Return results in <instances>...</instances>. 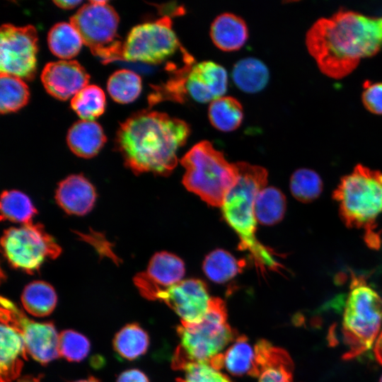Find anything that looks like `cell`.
I'll use <instances>...</instances> for the list:
<instances>
[{"label":"cell","instance_id":"6da1fadb","mask_svg":"<svg viewBox=\"0 0 382 382\" xmlns=\"http://www.w3.org/2000/svg\"><path fill=\"white\" fill-rule=\"evenodd\" d=\"M306 45L323 74L342 79L382 49V16L340 9L313 24Z\"/></svg>","mask_w":382,"mask_h":382},{"label":"cell","instance_id":"7a4b0ae2","mask_svg":"<svg viewBox=\"0 0 382 382\" xmlns=\"http://www.w3.org/2000/svg\"><path fill=\"white\" fill-rule=\"evenodd\" d=\"M190 134L189 125L166 113L149 110L120 125L115 147L135 174L168 175L178 164L177 153Z\"/></svg>","mask_w":382,"mask_h":382},{"label":"cell","instance_id":"3957f363","mask_svg":"<svg viewBox=\"0 0 382 382\" xmlns=\"http://www.w3.org/2000/svg\"><path fill=\"white\" fill-rule=\"evenodd\" d=\"M236 165L238 178L221 207L223 216L239 238L238 249L250 253L261 273L267 269L277 271L282 265L275 258L276 253L262 244L255 235L254 203L257 193L267 185V171L262 166L245 162Z\"/></svg>","mask_w":382,"mask_h":382},{"label":"cell","instance_id":"277c9868","mask_svg":"<svg viewBox=\"0 0 382 382\" xmlns=\"http://www.w3.org/2000/svg\"><path fill=\"white\" fill-rule=\"evenodd\" d=\"M180 345L172 361L175 369H183L191 363H207L211 366L222 356L221 352L237 337L236 332L227 322L224 302L212 298L209 309L199 323H182L177 329Z\"/></svg>","mask_w":382,"mask_h":382},{"label":"cell","instance_id":"5b68a950","mask_svg":"<svg viewBox=\"0 0 382 382\" xmlns=\"http://www.w3.org/2000/svg\"><path fill=\"white\" fill-rule=\"evenodd\" d=\"M185 172L183 184L207 204L222 207L225 198L238 178L236 163H229L211 142L194 145L181 158Z\"/></svg>","mask_w":382,"mask_h":382},{"label":"cell","instance_id":"8992f818","mask_svg":"<svg viewBox=\"0 0 382 382\" xmlns=\"http://www.w3.org/2000/svg\"><path fill=\"white\" fill-rule=\"evenodd\" d=\"M333 197L347 226L369 230L368 243L370 227L382 212V173L356 166L342 178Z\"/></svg>","mask_w":382,"mask_h":382},{"label":"cell","instance_id":"52a82bcc","mask_svg":"<svg viewBox=\"0 0 382 382\" xmlns=\"http://www.w3.org/2000/svg\"><path fill=\"white\" fill-rule=\"evenodd\" d=\"M382 323V299L366 282L354 277L347 298L342 320V335L352 359L371 348Z\"/></svg>","mask_w":382,"mask_h":382},{"label":"cell","instance_id":"ba28073f","mask_svg":"<svg viewBox=\"0 0 382 382\" xmlns=\"http://www.w3.org/2000/svg\"><path fill=\"white\" fill-rule=\"evenodd\" d=\"M1 245L8 263L28 274L37 271L43 262L56 259L62 248L40 223L32 222L4 231Z\"/></svg>","mask_w":382,"mask_h":382},{"label":"cell","instance_id":"9c48e42d","mask_svg":"<svg viewBox=\"0 0 382 382\" xmlns=\"http://www.w3.org/2000/svg\"><path fill=\"white\" fill-rule=\"evenodd\" d=\"M70 23L103 63L117 61L122 42L117 39L119 16L110 5L84 4L71 17Z\"/></svg>","mask_w":382,"mask_h":382},{"label":"cell","instance_id":"30bf717a","mask_svg":"<svg viewBox=\"0 0 382 382\" xmlns=\"http://www.w3.org/2000/svg\"><path fill=\"white\" fill-rule=\"evenodd\" d=\"M181 47L170 18L163 16L134 27L122 42L117 61L160 64Z\"/></svg>","mask_w":382,"mask_h":382},{"label":"cell","instance_id":"8fae6325","mask_svg":"<svg viewBox=\"0 0 382 382\" xmlns=\"http://www.w3.org/2000/svg\"><path fill=\"white\" fill-rule=\"evenodd\" d=\"M37 41L34 26L3 24L0 29L1 73L32 80L36 73Z\"/></svg>","mask_w":382,"mask_h":382},{"label":"cell","instance_id":"7c38bea8","mask_svg":"<svg viewBox=\"0 0 382 382\" xmlns=\"http://www.w3.org/2000/svg\"><path fill=\"white\" fill-rule=\"evenodd\" d=\"M1 316L11 322L21 332L28 354L45 365L59 356V334L52 322H35L26 316L11 301L1 298Z\"/></svg>","mask_w":382,"mask_h":382},{"label":"cell","instance_id":"4fadbf2b","mask_svg":"<svg viewBox=\"0 0 382 382\" xmlns=\"http://www.w3.org/2000/svg\"><path fill=\"white\" fill-rule=\"evenodd\" d=\"M144 296L163 301L185 324L200 322L207 313L212 301L206 284L198 279H187L168 287L154 289Z\"/></svg>","mask_w":382,"mask_h":382},{"label":"cell","instance_id":"5bb4252c","mask_svg":"<svg viewBox=\"0 0 382 382\" xmlns=\"http://www.w3.org/2000/svg\"><path fill=\"white\" fill-rule=\"evenodd\" d=\"M227 83V72L221 65L203 61L192 64L187 70L184 91L197 102H212L225 93Z\"/></svg>","mask_w":382,"mask_h":382},{"label":"cell","instance_id":"9a60e30c","mask_svg":"<svg viewBox=\"0 0 382 382\" xmlns=\"http://www.w3.org/2000/svg\"><path fill=\"white\" fill-rule=\"evenodd\" d=\"M90 76L75 60L49 62L44 67L41 80L46 91L54 98L65 100L88 86Z\"/></svg>","mask_w":382,"mask_h":382},{"label":"cell","instance_id":"2e32d148","mask_svg":"<svg viewBox=\"0 0 382 382\" xmlns=\"http://www.w3.org/2000/svg\"><path fill=\"white\" fill-rule=\"evenodd\" d=\"M185 264L177 255L166 251L155 253L145 272L138 273L134 282L141 295L156 288H166L182 281Z\"/></svg>","mask_w":382,"mask_h":382},{"label":"cell","instance_id":"e0dca14e","mask_svg":"<svg viewBox=\"0 0 382 382\" xmlns=\"http://www.w3.org/2000/svg\"><path fill=\"white\" fill-rule=\"evenodd\" d=\"M27 349L21 331L1 316V382H14L21 373L27 358Z\"/></svg>","mask_w":382,"mask_h":382},{"label":"cell","instance_id":"ac0fdd59","mask_svg":"<svg viewBox=\"0 0 382 382\" xmlns=\"http://www.w3.org/2000/svg\"><path fill=\"white\" fill-rule=\"evenodd\" d=\"M55 199L67 214L82 216L93 208L96 193L93 185L82 175H71L62 180Z\"/></svg>","mask_w":382,"mask_h":382},{"label":"cell","instance_id":"d6986e66","mask_svg":"<svg viewBox=\"0 0 382 382\" xmlns=\"http://www.w3.org/2000/svg\"><path fill=\"white\" fill-rule=\"evenodd\" d=\"M210 37L214 44L223 51L238 50L248 40V27L240 16L232 13H223L212 23Z\"/></svg>","mask_w":382,"mask_h":382},{"label":"cell","instance_id":"ffe728a7","mask_svg":"<svg viewBox=\"0 0 382 382\" xmlns=\"http://www.w3.org/2000/svg\"><path fill=\"white\" fill-rule=\"evenodd\" d=\"M71 151L81 158L96 156L106 141L101 126L95 121L79 120L69 129L66 137Z\"/></svg>","mask_w":382,"mask_h":382},{"label":"cell","instance_id":"44dd1931","mask_svg":"<svg viewBox=\"0 0 382 382\" xmlns=\"http://www.w3.org/2000/svg\"><path fill=\"white\" fill-rule=\"evenodd\" d=\"M224 366L233 375L259 376L255 345L246 336H238L224 353Z\"/></svg>","mask_w":382,"mask_h":382},{"label":"cell","instance_id":"7402d4cb","mask_svg":"<svg viewBox=\"0 0 382 382\" xmlns=\"http://www.w3.org/2000/svg\"><path fill=\"white\" fill-rule=\"evenodd\" d=\"M232 77L240 90L253 93L260 91L266 86L270 73L262 61L254 57H246L234 65Z\"/></svg>","mask_w":382,"mask_h":382},{"label":"cell","instance_id":"603a6c76","mask_svg":"<svg viewBox=\"0 0 382 382\" xmlns=\"http://www.w3.org/2000/svg\"><path fill=\"white\" fill-rule=\"evenodd\" d=\"M57 302L54 289L43 281L30 282L24 288L21 295L24 309L36 317L49 316L54 311Z\"/></svg>","mask_w":382,"mask_h":382},{"label":"cell","instance_id":"cb8c5ba5","mask_svg":"<svg viewBox=\"0 0 382 382\" xmlns=\"http://www.w3.org/2000/svg\"><path fill=\"white\" fill-rule=\"evenodd\" d=\"M286 204V197L280 190L274 187L262 188L254 203L256 221L265 226L279 223L284 216Z\"/></svg>","mask_w":382,"mask_h":382},{"label":"cell","instance_id":"d4e9b609","mask_svg":"<svg viewBox=\"0 0 382 382\" xmlns=\"http://www.w3.org/2000/svg\"><path fill=\"white\" fill-rule=\"evenodd\" d=\"M212 125L222 132L236 129L243 119L241 103L231 96H221L212 101L208 109Z\"/></svg>","mask_w":382,"mask_h":382},{"label":"cell","instance_id":"484cf974","mask_svg":"<svg viewBox=\"0 0 382 382\" xmlns=\"http://www.w3.org/2000/svg\"><path fill=\"white\" fill-rule=\"evenodd\" d=\"M244 266L243 261L238 260L228 251L216 249L205 257L202 269L211 281L223 284L236 277Z\"/></svg>","mask_w":382,"mask_h":382},{"label":"cell","instance_id":"4316f807","mask_svg":"<svg viewBox=\"0 0 382 382\" xmlns=\"http://www.w3.org/2000/svg\"><path fill=\"white\" fill-rule=\"evenodd\" d=\"M147 332L137 323L124 326L113 339V347L122 357L134 360L143 355L149 347Z\"/></svg>","mask_w":382,"mask_h":382},{"label":"cell","instance_id":"83f0119b","mask_svg":"<svg viewBox=\"0 0 382 382\" xmlns=\"http://www.w3.org/2000/svg\"><path fill=\"white\" fill-rule=\"evenodd\" d=\"M47 42L51 52L65 60L75 57L83 44L76 30L65 22L57 23L50 29Z\"/></svg>","mask_w":382,"mask_h":382},{"label":"cell","instance_id":"f1b7e54d","mask_svg":"<svg viewBox=\"0 0 382 382\" xmlns=\"http://www.w3.org/2000/svg\"><path fill=\"white\" fill-rule=\"evenodd\" d=\"M1 219L23 224L32 222L37 209L30 198L18 190H6L1 195Z\"/></svg>","mask_w":382,"mask_h":382},{"label":"cell","instance_id":"f546056e","mask_svg":"<svg viewBox=\"0 0 382 382\" xmlns=\"http://www.w3.org/2000/svg\"><path fill=\"white\" fill-rule=\"evenodd\" d=\"M28 87L18 76L0 74V111L1 114L16 112L29 99Z\"/></svg>","mask_w":382,"mask_h":382},{"label":"cell","instance_id":"4dcf8cb0","mask_svg":"<svg viewBox=\"0 0 382 382\" xmlns=\"http://www.w3.org/2000/svg\"><path fill=\"white\" fill-rule=\"evenodd\" d=\"M141 86V79L137 74L130 70L121 69L110 76L107 88L115 101L128 103L139 96Z\"/></svg>","mask_w":382,"mask_h":382},{"label":"cell","instance_id":"1f68e13d","mask_svg":"<svg viewBox=\"0 0 382 382\" xmlns=\"http://www.w3.org/2000/svg\"><path fill=\"white\" fill-rule=\"evenodd\" d=\"M71 106L82 120L93 121L104 112L105 93L98 86L88 85L72 97Z\"/></svg>","mask_w":382,"mask_h":382},{"label":"cell","instance_id":"d6a6232c","mask_svg":"<svg viewBox=\"0 0 382 382\" xmlns=\"http://www.w3.org/2000/svg\"><path fill=\"white\" fill-rule=\"evenodd\" d=\"M290 190L297 200L308 203L316 199L322 192L323 182L319 175L308 168H300L290 178Z\"/></svg>","mask_w":382,"mask_h":382},{"label":"cell","instance_id":"836d02e7","mask_svg":"<svg viewBox=\"0 0 382 382\" xmlns=\"http://www.w3.org/2000/svg\"><path fill=\"white\" fill-rule=\"evenodd\" d=\"M293 364L289 354L274 346L270 350L259 382H292Z\"/></svg>","mask_w":382,"mask_h":382},{"label":"cell","instance_id":"e575fe53","mask_svg":"<svg viewBox=\"0 0 382 382\" xmlns=\"http://www.w3.org/2000/svg\"><path fill=\"white\" fill-rule=\"evenodd\" d=\"M90 342L82 334L65 330L59 334L58 350L60 357L69 361H81L90 351Z\"/></svg>","mask_w":382,"mask_h":382},{"label":"cell","instance_id":"d590c367","mask_svg":"<svg viewBox=\"0 0 382 382\" xmlns=\"http://www.w3.org/2000/svg\"><path fill=\"white\" fill-rule=\"evenodd\" d=\"M183 370L184 377L176 382H232L226 375L207 363H191Z\"/></svg>","mask_w":382,"mask_h":382},{"label":"cell","instance_id":"8d00e7d4","mask_svg":"<svg viewBox=\"0 0 382 382\" xmlns=\"http://www.w3.org/2000/svg\"><path fill=\"white\" fill-rule=\"evenodd\" d=\"M361 100L364 106L370 112L382 115V81H364Z\"/></svg>","mask_w":382,"mask_h":382},{"label":"cell","instance_id":"74e56055","mask_svg":"<svg viewBox=\"0 0 382 382\" xmlns=\"http://www.w3.org/2000/svg\"><path fill=\"white\" fill-rule=\"evenodd\" d=\"M116 382H149L147 376L138 369H129L118 376Z\"/></svg>","mask_w":382,"mask_h":382},{"label":"cell","instance_id":"f35d334b","mask_svg":"<svg viewBox=\"0 0 382 382\" xmlns=\"http://www.w3.org/2000/svg\"><path fill=\"white\" fill-rule=\"evenodd\" d=\"M81 1H53V3L58 7L64 9H71L79 4H80Z\"/></svg>","mask_w":382,"mask_h":382},{"label":"cell","instance_id":"ab89813d","mask_svg":"<svg viewBox=\"0 0 382 382\" xmlns=\"http://www.w3.org/2000/svg\"><path fill=\"white\" fill-rule=\"evenodd\" d=\"M374 353L377 360L382 364V330L375 344Z\"/></svg>","mask_w":382,"mask_h":382},{"label":"cell","instance_id":"60d3db41","mask_svg":"<svg viewBox=\"0 0 382 382\" xmlns=\"http://www.w3.org/2000/svg\"><path fill=\"white\" fill-rule=\"evenodd\" d=\"M41 381V376H34L32 375L29 376H25L21 378H18L17 380H16L14 382H40Z\"/></svg>","mask_w":382,"mask_h":382},{"label":"cell","instance_id":"b9f144b4","mask_svg":"<svg viewBox=\"0 0 382 382\" xmlns=\"http://www.w3.org/2000/svg\"><path fill=\"white\" fill-rule=\"evenodd\" d=\"M75 382H100V381L96 378L91 376L88 378L76 381Z\"/></svg>","mask_w":382,"mask_h":382},{"label":"cell","instance_id":"7bdbcfd3","mask_svg":"<svg viewBox=\"0 0 382 382\" xmlns=\"http://www.w3.org/2000/svg\"><path fill=\"white\" fill-rule=\"evenodd\" d=\"M89 2L92 3V4H100V5H103V4H108V1H104V0H101V1H99V0H91Z\"/></svg>","mask_w":382,"mask_h":382},{"label":"cell","instance_id":"ee69618b","mask_svg":"<svg viewBox=\"0 0 382 382\" xmlns=\"http://www.w3.org/2000/svg\"><path fill=\"white\" fill-rule=\"evenodd\" d=\"M380 382H382V376L381 377Z\"/></svg>","mask_w":382,"mask_h":382}]
</instances>
